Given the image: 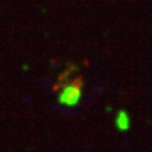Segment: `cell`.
Instances as JSON below:
<instances>
[{
	"label": "cell",
	"mask_w": 152,
	"mask_h": 152,
	"mask_svg": "<svg viewBox=\"0 0 152 152\" xmlns=\"http://www.w3.org/2000/svg\"><path fill=\"white\" fill-rule=\"evenodd\" d=\"M61 92L59 95V102L65 105L73 107L78 104L80 96H82V90H83V78L75 77L74 79H65L64 77H60L59 84Z\"/></svg>",
	"instance_id": "6da1fadb"
},
{
	"label": "cell",
	"mask_w": 152,
	"mask_h": 152,
	"mask_svg": "<svg viewBox=\"0 0 152 152\" xmlns=\"http://www.w3.org/2000/svg\"><path fill=\"white\" fill-rule=\"evenodd\" d=\"M116 124H118V126H119L121 129L128 128V118L126 116L125 113H120V115H119V119H118Z\"/></svg>",
	"instance_id": "7a4b0ae2"
}]
</instances>
